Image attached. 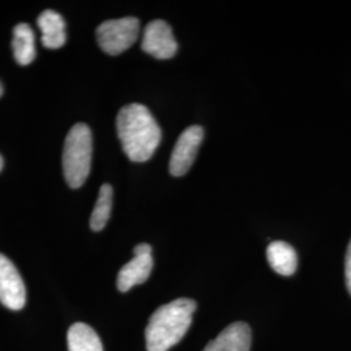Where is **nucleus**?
Here are the masks:
<instances>
[{"label":"nucleus","instance_id":"obj_1","mask_svg":"<svg viewBox=\"0 0 351 351\" xmlns=\"http://www.w3.org/2000/svg\"><path fill=\"white\" fill-rule=\"evenodd\" d=\"M117 136L132 162H147L162 141V130L150 110L138 103L123 107L116 119Z\"/></svg>","mask_w":351,"mask_h":351},{"label":"nucleus","instance_id":"obj_2","mask_svg":"<svg viewBox=\"0 0 351 351\" xmlns=\"http://www.w3.org/2000/svg\"><path fill=\"white\" fill-rule=\"evenodd\" d=\"M197 303L189 298L160 306L154 314L145 330L147 351H168L186 335L191 326Z\"/></svg>","mask_w":351,"mask_h":351},{"label":"nucleus","instance_id":"obj_3","mask_svg":"<svg viewBox=\"0 0 351 351\" xmlns=\"http://www.w3.org/2000/svg\"><path fill=\"white\" fill-rule=\"evenodd\" d=\"M93 158V137L86 124H75L68 133L63 151V171L66 184L81 188L90 173Z\"/></svg>","mask_w":351,"mask_h":351},{"label":"nucleus","instance_id":"obj_4","mask_svg":"<svg viewBox=\"0 0 351 351\" xmlns=\"http://www.w3.org/2000/svg\"><path fill=\"white\" fill-rule=\"evenodd\" d=\"M139 34V21L136 17L108 20L98 26L97 40L108 55H120L130 49Z\"/></svg>","mask_w":351,"mask_h":351},{"label":"nucleus","instance_id":"obj_5","mask_svg":"<svg viewBox=\"0 0 351 351\" xmlns=\"http://www.w3.org/2000/svg\"><path fill=\"white\" fill-rule=\"evenodd\" d=\"M203 128L202 126H189L176 142L175 149L172 151L169 172L175 177L186 175L189 169L194 163L198 150L203 141Z\"/></svg>","mask_w":351,"mask_h":351},{"label":"nucleus","instance_id":"obj_6","mask_svg":"<svg viewBox=\"0 0 351 351\" xmlns=\"http://www.w3.org/2000/svg\"><path fill=\"white\" fill-rule=\"evenodd\" d=\"M26 289L14 264L0 254V303L7 308L19 311L25 306Z\"/></svg>","mask_w":351,"mask_h":351},{"label":"nucleus","instance_id":"obj_7","mask_svg":"<svg viewBox=\"0 0 351 351\" xmlns=\"http://www.w3.org/2000/svg\"><path fill=\"white\" fill-rule=\"evenodd\" d=\"M142 50L159 60L172 59L178 50L172 27L163 20L151 21L143 32Z\"/></svg>","mask_w":351,"mask_h":351},{"label":"nucleus","instance_id":"obj_8","mask_svg":"<svg viewBox=\"0 0 351 351\" xmlns=\"http://www.w3.org/2000/svg\"><path fill=\"white\" fill-rule=\"evenodd\" d=\"M251 329L246 323L237 322L211 341L203 351H250Z\"/></svg>","mask_w":351,"mask_h":351},{"label":"nucleus","instance_id":"obj_9","mask_svg":"<svg viewBox=\"0 0 351 351\" xmlns=\"http://www.w3.org/2000/svg\"><path fill=\"white\" fill-rule=\"evenodd\" d=\"M154 267L151 254H134V258L123 265L117 275V289L123 293L149 280Z\"/></svg>","mask_w":351,"mask_h":351},{"label":"nucleus","instance_id":"obj_10","mask_svg":"<svg viewBox=\"0 0 351 351\" xmlns=\"http://www.w3.org/2000/svg\"><path fill=\"white\" fill-rule=\"evenodd\" d=\"M38 26L42 32V43L46 49H60L66 42L65 21L63 17L52 10L40 13Z\"/></svg>","mask_w":351,"mask_h":351},{"label":"nucleus","instance_id":"obj_11","mask_svg":"<svg viewBox=\"0 0 351 351\" xmlns=\"http://www.w3.org/2000/svg\"><path fill=\"white\" fill-rule=\"evenodd\" d=\"M267 259L271 268L281 276H291L297 271V252L287 242H272L267 249Z\"/></svg>","mask_w":351,"mask_h":351},{"label":"nucleus","instance_id":"obj_12","mask_svg":"<svg viewBox=\"0 0 351 351\" xmlns=\"http://www.w3.org/2000/svg\"><path fill=\"white\" fill-rule=\"evenodd\" d=\"M13 55L16 62L25 66L36 59V40L34 32L27 24H19L13 29Z\"/></svg>","mask_w":351,"mask_h":351},{"label":"nucleus","instance_id":"obj_13","mask_svg":"<svg viewBox=\"0 0 351 351\" xmlns=\"http://www.w3.org/2000/svg\"><path fill=\"white\" fill-rule=\"evenodd\" d=\"M68 350L103 351V345L91 326L85 323H75L68 330Z\"/></svg>","mask_w":351,"mask_h":351},{"label":"nucleus","instance_id":"obj_14","mask_svg":"<svg viewBox=\"0 0 351 351\" xmlns=\"http://www.w3.org/2000/svg\"><path fill=\"white\" fill-rule=\"evenodd\" d=\"M112 186L108 184L101 185L98 201L90 217V228L94 232H101L107 226L112 210Z\"/></svg>","mask_w":351,"mask_h":351},{"label":"nucleus","instance_id":"obj_15","mask_svg":"<svg viewBox=\"0 0 351 351\" xmlns=\"http://www.w3.org/2000/svg\"><path fill=\"white\" fill-rule=\"evenodd\" d=\"M345 280H346V287L351 295V241L348 246L346 256H345Z\"/></svg>","mask_w":351,"mask_h":351},{"label":"nucleus","instance_id":"obj_16","mask_svg":"<svg viewBox=\"0 0 351 351\" xmlns=\"http://www.w3.org/2000/svg\"><path fill=\"white\" fill-rule=\"evenodd\" d=\"M151 251L152 249L147 243H139L134 247V254H151Z\"/></svg>","mask_w":351,"mask_h":351},{"label":"nucleus","instance_id":"obj_17","mask_svg":"<svg viewBox=\"0 0 351 351\" xmlns=\"http://www.w3.org/2000/svg\"><path fill=\"white\" fill-rule=\"evenodd\" d=\"M3 165H4V162H3V158H1V155H0V172H1V169H3Z\"/></svg>","mask_w":351,"mask_h":351},{"label":"nucleus","instance_id":"obj_18","mask_svg":"<svg viewBox=\"0 0 351 351\" xmlns=\"http://www.w3.org/2000/svg\"><path fill=\"white\" fill-rule=\"evenodd\" d=\"M3 95V86H1V84H0V97Z\"/></svg>","mask_w":351,"mask_h":351}]
</instances>
